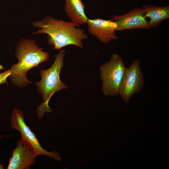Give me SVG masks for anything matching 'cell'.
<instances>
[{
  "mask_svg": "<svg viewBox=\"0 0 169 169\" xmlns=\"http://www.w3.org/2000/svg\"><path fill=\"white\" fill-rule=\"evenodd\" d=\"M64 5L65 13L71 22L79 25L86 23L88 18L81 0H65Z\"/></svg>",
  "mask_w": 169,
  "mask_h": 169,
  "instance_id": "10",
  "label": "cell"
},
{
  "mask_svg": "<svg viewBox=\"0 0 169 169\" xmlns=\"http://www.w3.org/2000/svg\"><path fill=\"white\" fill-rule=\"evenodd\" d=\"M144 84L140 62L136 59L125 69L119 94L124 102L127 103L133 95L142 90Z\"/></svg>",
  "mask_w": 169,
  "mask_h": 169,
  "instance_id": "6",
  "label": "cell"
},
{
  "mask_svg": "<svg viewBox=\"0 0 169 169\" xmlns=\"http://www.w3.org/2000/svg\"><path fill=\"white\" fill-rule=\"evenodd\" d=\"M32 24L34 27L40 28L32 34H47V42L55 49L60 50L70 45L82 49V41L88 38L83 29L77 28L80 25L56 19L50 16H46L42 20L34 21Z\"/></svg>",
  "mask_w": 169,
  "mask_h": 169,
  "instance_id": "1",
  "label": "cell"
},
{
  "mask_svg": "<svg viewBox=\"0 0 169 169\" xmlns=\"http://www.w3.org/2000/svg\"><path fill=\"white\" fill-rule=\"evenodd\" d=\"M126 68L122 58L115 53L112 54L109 61L100 66L102 91L104 95L114 96L119 94Z\"/></svg>",
  "mask_w": 169,
  "mask_h": 169,
  "instance_id": "4",
  "label": "cell"
},
{
  "mask_svg": "<svg viewBox=\"0 0 169 169\" xmlns=\"http://www.w3.org/2000/svg\"><path fill=\"white\" fill-rule=\"evenodd\" d=\"M43 50L33 39H22L18 42L15 55L18 62L11 65V74L9 76L13 84L18 87L23 88L32 83L27 78L28 71L49 60V53Z\"/></svg>",
  "mask_w": 169,
  "mask_h": 169,
  "instance_id": "2",
  "label": "cell"
},
{
  "mask_svg": "<svg viewBox=\"0 0 169 169\" xmlns=\"http://www.w3.org/2000/svg\"><path fill=\"white\" fill-rule=\"evenodd\" d=\"M4 69L3 66L0 64V70Z\"/></svg>",
  "mask_w": 169,
  "mask_h": 169,
  "instance_id": "14",
  "label": "cell"
},
{
  "mask_svg": "<svg viewBox=\"0 0 169 169\" xmlns=\"http://www.w3.org/2000/svg\"><path fill=\"white\" fill-rule=\"evenodd\" d=\"M11 128L18 131L21 139L30 148L36 156L44 155L57 161H61L59 154L53 151L49 152L42 147L35 135L26 124L23 113L15 108L10 119Z\"/></svg>",
  "mask_w": 169,
  "mask_h": 169,
  "instance_id": "5",
  "label": "cell"
},
{
  "mask_svg": "<svg viewBox=\"0 0 169 169\" xmlns=\"http://www.w3.org/2000/svg\"><path fill=\"white\" fill-rule=\"evenodd\" d=\"M5 167L4 165L0 164V169H4Z\"/></svg>",
  "mask_w": 169,
  "mask_h": 169,
  "instance_id": "13",
  "label": "cell"
},
{
  "mask_svg": "<svg viewBox=\"0 0 169 169\" xmlns=\"http://www.w3.org/2000/svg\"><path fill=\"white\" fill-rule=\"evenodd\" d=\"M11 74L10 69L6 70L3 72L0 73V85L3 84H8L7 79L8 76H10Z\"/></svg>",
  "mask_w": 169,
  "mask_h": 169,
  "instance_id": "12",
  "label": "cell"
},
{
  "mask_svg": "<svg viewBox=\"0 0 169 169\" xmlns=\"http://www.w3.org/2000/svg\"><path fill=\"white\" fill-rule=\"evenodd\" d=\"M146 17H149V27H157L163 20L169 18V6H156L153 5H143L142 7Z\"/></svg>",
  "mask_w": 169,
  "mask_h": 169,
  "instance_id": "11",
  "label": "cell"
},
{
  "mask_svg": "<svg viewBox=\"0 0 169 169\" xmlns=\"http://www.w3.org/2000/svg\"><path fill=\"white\" fill-rule=\"evenodd\" d=\"M86 23L89 33L102 43L108 44L112 40H116V25L113 21L100 18L88 19Z\"/></svg>",
  "mask_w": 169,
  "mask_h": 169,
  "instance_id": "8",
  "label": "cell"
},
{
  "mask_svg": "<svg viewBox=\"0 0 169 169\" xmlns=\"http://www.w3.org/2000/svg\"><path fill=\"white\" fill-rule=\"evenodd\" d=\"M111 20L115 23L116 25V30L118 31L150 28L142 8L132 9L122 15L113 16Z\"/></svg>",
  "mask_w": 169,
  "mask_h": 169,
  "instance_id": "7",
  "label": "cell"
},
{
  "mask_svg": "<svg viewBox=\"0 0 169 169\" xmlns=\"http://www.w3.org/2000/svg\"><path fill=\"white\" fill-rule=\"evenodd\" d=\"M36 156L23 140L19 139L12 150L7 169H28L35 163Z\"/></svg>",
  "mask_w": 169,
  "mask_h": 169,
  "instance_id": "9",
  "label": "cell"
},
{
  "mask_svg": "<svg viewBox=\"0 0 169 169\" xmlns=\"http://www.w3.org/2000/svg\"><path fill=\"white\" fill-rule=\"evenodd\" d=\"M65 51L59 50L55 55V59L50 68L47 69H40L41 79L36 81L38 93L43 98L41 104L36 109L37 115L39 119L42 118L44 113L52 111V109L49 105L51 97L56 92L66 89L67 86L60 79V74L63 64Z\"/></svg>",
  "mask_w": 169,
  "mask_h": 169,
  "instance_id": "3",
  "label": "cell"
}]
</instances>
